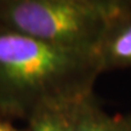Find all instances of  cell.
I'll return each instance as SVG.
<instances>
[{"mask_svg":"<svg viewBox=\"0 0 131 131\" xmlns=\"http://www.w3.org/2000/svg\"><path fill=\"white\" fill-rule=\"evenodd\" d=\"M102 72L95 52L53 46L0 27V118L26 122L44 104L85 97Z\"/></svg>","mask_w":131,"mask_h":131,"instance_id":"6da1fadb","label":"cell"},{"mask_svg":"<svg viewBox=\"0 0 131 131\" xmlns=\"http://www.w3.org/2000/svg\"><path fill=\"white\" fill-rule=\"evenodd\" d=\"M109 17L83 0H0V27L77 51L96 53Z\"/></svg>","mask_w":131,"mask_h":131,"instance_id":"7a4b0ae2","label":"cell"},{"mask_svg":"<svg viewBox=\"0 0 131 131\" xmlns=\"http://www.w3.org/2000/svg\"><path fill=\"white\" fill-rule=\"evenodd\" d=\"M96 55L103 72L131 68V12L109 17Z\"/></svg>","mask_w":131,"mask_h":131,"instance_id":"3957f363","label":"cell"},{"mask_svg":"<svg viewBox=\"0 0 131 131\" xmlns=\"http://www.w3.org/2000/svg\"><path fill=\"white\" fill-rule=\"evenodd\" d=\"M70 131H131V113L109 114L92 92L81 101Z\"/></svg>","mask_w":131,"mask_h":131,"instance_id":"277c9868","label":"cell"},{"mask_svg":"<svg viewBox=\"0 0 131 131\" xmlns=\"http://www.w3.org/2000/svg\"><path fill=\"white\" fill-rule=\"evenodd\" d=\"M85 97L47 103L39 107L26 120V131H70L80 103Z\"/></svg>","mask_w":131,"mask_h":131,"instance_id":"5b68a950","label":"cell"},{"mask_svg":"<svg viewBox=\"0 0 131 131\" xmlns=\"http://www.w3.org/2000/svg\"><path fill=\"white\" fill-rule=\"evenodd\" d=\"M83 1L102 10L111 17L114 15L131 12V0H83Z\"/></svg>","mask_w":131,"mask_h":131,"instance_id":"8992f818","label":"cell"},{"mask_svg":"<svg viewBox=\"0 0 131 131\" xmlns=\"http://www.w3.org/2000/svg\"><path fill=\"white\" fill-rule=\"evenodd\" d=\"M0 131H26V130H22L19 127L15 126L12 120L0 118Z\"/></svg>","mask_w":131,"mask_h":131,"instance_id":"52a82bcc","label":"cell"}]
</instances>
